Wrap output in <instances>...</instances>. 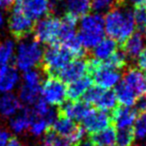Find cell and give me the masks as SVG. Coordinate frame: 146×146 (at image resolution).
Segmentation results:
<instances>
[{"instance_id": "cell-1", "label": "cell", "mask_w": 146, "mask_h": 146, "mask_svg": "<svg viewBox=\"0 0 146 146\" xmlns=\"http://www.w3.org/2000/svg\"><path fill=\"white\" fill-rule=\"evenodd\" d=\"M133 11L130 8L115 6L107 12L104 18V30L109 38L123 43L135 30Z\"/></svg>"}, {"instance_id": "cell-2", "label": "cell", "mask_w": 146, "mask_h": 146, "mask_svg": "<svg viewBox=\"0 0 146 146\" xmlns=\"http://www.w3.org/2000/svg\"><path fill=\"white\" fill-rule=\"evenodd\" d=\"M104 18L99 13L86 14L80 21V31L78 34L84 49L94 48L103 39Z\"/></svg>"}, {"instance_id": "cell-3", "label": "cell", "mask_w": 146, "mask_h": 146, "mask_svg": "<svg viewBox=\"0 0 146 146\" xmlns=\"http://www.w3.org/2000/svg\"><path fill=\"white\" fill-rule=\"evenodd\" d=\"M74 58L68 49L60 43L49 45L43 53L41 68L44 74L49 77H56L58 72Z\"/></svg>"}, {"instance_id": "cell-4", "label": "cell", "mask_w": 146, "mask_h": 146, "mask_svg": "<svg viewBox=\"0 0 146 146\" xmlns=\"http://www.w3.org/2000/svg\"><path fill=\"white\" fill-rule=\"evenodd\" d=\"M43 50L40 43L35 39L23 40L19 43L15 57V64L20 70L27 71L41 64Z\"/></svg>"}, {"instance_id": "cell-5", "label": "cell", "mask_w": 146, "mask_h": 146, "mask_svg": "<svg viewBox=\"0 0 146 146\" xmlns=\"http://www.w3.org/2000/svg\"><path fill=\"white\" fill-rule=\"evenodd\" d=\"M87 73L95 85L101 89H110L117 85L120 80L119 71L108 68L102 61L95 58L87 59Z\"/></svg>"}, {"instance_id": "cell-6", "label": "cell", "mask_w": 146, "mask_h": 146, "mask_svg": "<svg viewBox=\"0 0 146 146\" xmlns=\"http://www.w3.org/2000/svg\"><path fill=\"white\" fill-rule=\"evenodd\" d=\"M61 19L52 14L46 15L35 23L33 29L34 39L43 44L52 45L58 43Z\"/></svg>"}, {"instance_id": "cell-7", "label": "cell", "mask_w": 146, "mask_h": 146, "mask_svg": "<svg viewBox=\"0 0 146 146\" xmlns=\"http://www.w3.org/2000/svg\"><path fill=\"white\" fill-rule=\"evenodd\" d=\"M57 135L66 139L70 144H77L83 138L84 130L79 124L66 117L58 116L50 127Z\"/></svg>"}, {"instance_id": "cell-8", "label": "cell", "mask_w": 146, "mask_h": 146, "mask_svg": "<svg viewBox=\"0 0 146 146\" xmlns=\"http://www.w3.org/2000/svg\"><path fill=\"white\" fill-rule=\"evenodd\" d=\"M42 99L47 104L60 106L66 99V85L57 77H48L41 85Z\"/></svg>"}, {"instance_id": "cell-9", "label": "cell", "mask_w": 146, "mask_h": 146, "mask_svg": "<svg viewBox=\"0 0 146 146\" xmlns=\"http://www.w3.org/2000/svg\"><path fill=\"white\" fill-rule=\"evenodd\" d=\"M34 21L14 7L8 18V28L11 35L16 40L25 39L29 34H31L34 29Z\"/></svg>"}, {"instance_id": "cell-10", "label": "cell", "mask_w": 146, "mask_h": 146, "mask_svg": "<svg viewBox=\"0 0 146 146\" xmlns=\"http://www.w3.org/2000/svg\"><path fill=\"white\" fill-rule=\"evenodd\" d=\"M15 8L20 10L31 20H35L49 14L50 4L48 0H16Z\"/></svg>"}, {"instance_id": "cell-11", "label": "cell", "mask_w": 146, "mask_h": 146, "mask_svg": "<svg viewBox=\"0 0 146 146\" xmlns=\"http://www.w3.org/2000/svg\"><path fill=\"white\" fill-rule=\"evenodd\" d=\"M83 129L89 133V135L100 132L111 125V116L106 111L92 110L86 115L83 120Z\"/></svg>"}, {"instance_id": "cell-12", "label": "cell", "mask_w": 146, "mask_h": 146, "mask_svg": "<svg viewBox=\"0 0 146 146\" xmlns=\"http://www.w3.org/2000/svg\"><path fill=\"white\" fill-rule=\"evenodd\" d=\"M85 73H87V60L83 58H75L63 67L58 72L56 77L63 82L70 83L74 80L83 77Z\"/></svg>"}, {"instance_id": "cell-13", "label": "cell", "mask_w": 146, "mask_h": 146, "mask_svg": "<svg viewBox=\"0 0 146 146\" xmlns=\"http://www.w3.org/2000/svg\"><path fill=\"white\" fill-rule=\"evenodd\" d=\"M91 111L90 105L84 101H70L63 103L57 110V115L60 117H66L71 120H83Z\"/></svg>"}, {"instance_id": "cell-14", "label": "cell", "mask_w": 146, "mask_h": 146, "mask_svg": "<svg viewBox=\"0 0 146 146\" xmlns=\"http://www.w3.org/2000/svg\"><path fill=\"white\" fill-rule=\"evenodd\" d=\"M124 82L138 96L146 94V76L141 70L135 67H129L124 73Z\"/></svg>"}, {"instance_id": "cell-15", "label": "cell", "mask_w": 146, "mask_h": 146, "mask_svg": "<svg viewBox=\"0 0 146 146\" xmlns=\"http://www.w3.org/2000/svg\"><path fill=\"white\" fill-rule=\"evenodd\" d=\"M137 119V112L135 109L125 106H117L113 109L111 115V123L118 129L130 128Z\"/></svg>"}, {"instance_id": "cell-16", "label": "cell", "mask_w": 146, "mask_h": 146, "mask_svg": "<svg viewBox=\"0 0 146 146\" xmlns=\"http://www.w3.org/2000/svg\"><path fill=\"white\" fill-rule=\"evenodd\" d=\"M145 38L140 32L133 33L122 43V52L130 59H137L139 54L144 50Z\"/></svg>"}, {"instance_id": "cell-17", "label": "cell", "mask_w": 146, "mask_h": 146, "mask_svg": "<svg viewBox=\"0 0 146 146\" xmlns=\"http://www.w3.org/2000/svg\"><path fill=\"white\" fill-rule=\"evenodd\" d=\"M91 84L92 79L90 76H83L70 82L66 87V97L69 98L70 101H77L91 87Z\"/></svg>"}, {"instance_id": "cell-18", "label": "cell", "mask_w": 146, "mask_h": 146, "mask_svg": "<svg viewBox=\"0 0 146 146\" xmlns=\"http://www.w3.org/2000/svg\"><path fill=\"white\" fill-rule=\"evenodd\" d=\"M21 107L20 101L15 95L11 93H4L0 97V116L3 118L12 117L16 115Z\"/></svg>"}, {"instance_id": "cell-19", "label": "cell", "mask_w": 146, "mask_h": 146, "mask_svg": "<svg viewBox=\"0 0 146 146\" xmlns=\"http://www.w3.org/2000/svg\"><path fill=\"white\" fill-rule=\"evenodd\" d=\"M32 119H33V115L31 110L28 109V108H25V109L22 108L18 114L14 115L10 119L9 126H10L11 130L14 133L22 134L29 129L31 122H32Z\"/></svg>"}, {"instance_id": "cell-20", "label": "cell", "mask_w": 146, "mask_h": 146, "mask_svg": "<svg viewBox=\"0 0 146 146\" xmlns=\"http://www.w3.org/2000/svg\"><path fill=\"white\" fill-rule=\"evenodd\" d=\"M63 6L66 14L78 19L88 14L91 9V0H65Z\"/></svg>"}, {"instance_id": "cell-21", "label": "cell", "mask_w": 146, "mask_h": 146, "mask_svg": "<svg viewBox=\"0 0 146 146\" xmlns=\"http://www.w3.org/2000/svg\"><path fill=\"white\" fill-rule=\"evenodd\" d=\"M19 80V75L14 67L7 66L0 71V91L8 93L14 89Z\"/></svg>"}, {"instance_id": "cell-22", "label": "cell", "mask_w": 146, "mask_h": 146, "mask_svg": "<svg viewBox=\"0 0 146 146\" xmlns=\"http://www.w3.org/2000/svg\"><path fill=\"white\" fill-rule=\"evenodd\" d=\"M114 93L116 96V100L119 102L121 106L130 107L133 104H135L136 100H137V95L124 81L120 82L116 85Z\"/></svg>"}, {"instance_id": "cell-23", "label": "cell", "mask_w": 146, "mask_h": 146, "mask_svg": "<svg viewBox=\"0 0 146 146\" xmlns=\"http://www.w3.org/2000/svg\"><path fill=\"white\" fill-rule=\"evenodd\" d=\"M117 42L111 38H103L93 48V58L97 60H106L116 52Z\"/></svg>"}, {"instance_id": "cell-24", "label": "cell", "mask_w": 146, "mask_h": 146, "mask_svg": "<svg viewBox=\"0 0 146 146\" xmlns=\"http://www.w3.org/2000/svg\"><path fill=\"white\" fill-rule=\"evenodd\" d=\"M90 140L95 146H116V133L113 127L90 135Z\"/></svg>"}, {"instance_id": "cell-25", "label": "cell", "mask_w": 146, "mask_h": 146, "mask_svg": "<svg viewBox=\"0 0 146 146\" xmlns=\"http://www.w3.org/2000/svg\"><path fill=\"white\" fill-rule=\"evenodd\" d=\"M116 96L114 91L110 89H102L100 92L99 96L97 97L96 101L94 102L93 105L97 108L98 110H102V111H108V110L114 109L116 107Z\"/></svg>"}, {"instance_id": "cell-26", "label": "cell", "mask_w": 146, "mask_h": 146, "mask_svg": "<svg viewBox=\"0 0 146 146\" xmlns=\"http://www.w3.org/2000/svg\"><path fill=\"white\" fill-rule=\"evenodd\" d=\"M41 86H31L23 84L19 90V98L26 104H34L40 98Z\"/></svg>"}, {"instance_id": "cell-27", "label": "cell", "mask_w": 146, "mask_h": 146, "mask_svg": "<svg viewBox=\"0 0 146 146\" xmlns=\"http://www.w3.org/2000/svg\"><path fill=\"white\" fill-rule=\"evenodd\" d=\"M14 55V42L11 40H5L0 43V71L8 66Z\"/></svg>"}, {"instance_id": "cell-28", "label": "cell", "mask_w": 146, "mask_h": 146, "mask_svg": "<svg viewBox=\"0 0 146 146\" xmlns=\"http://www.w3.org/2000/svg\"><path fill=\"white\" fill-rule=\"evenodd\" d=\"M102 62L108 68L118 71L127 66V57L122 51H116L109 58L106 59L105 61H102Z\"/></svg>"}, {"instance_id": "cell-29", "label": "cell", "mask_w": 146, "mask_h": 146, "mask_svg": "<svg viewBox=\"0 0 146 146\" xmlns=\"http://www.w3.org/2000/svg\"><path fill=\"white\" fill-rule=\"evenodd\" d=\"M51 125L44 119L41 117H34L33 116L32 122L29 127V131L33 136H40L42 134L46 133L49 130Z\"/></svg>"}, {"instance_id": "cell-30", "label": "cell", "mask_w": 146, "mask_h": 146, "mask_svg": "<svg viewBox=\"0 0 146 146\" xmlns=\"http://www.w3.org/2000/svg\"><path fill=\"white\" fill-rule=\"evenodd\" d=\"M134 140L135 135L131 127L119 129L116 134V146H131Z\"/></svg>"}, {"instance_id": "cell-31", "label": "cell", "mask_w": 146, "mask_h": 146, "mask_svg": "<svg viewBox=\"0 0 146 146\" xmlns=\"http://www.w3.org/2000/svg\"><path fill=\"white\" fill-rule=\"evenodd\" d=\"M71 144L66 139L57 135L53 130L49 128L43 138L42 146H70Z\"/></svg>"}, {"instance_id": "cell-32", "label": "cell", "mask_w": 146, "mask_h": 146, "mask_svg": "<svg viewBox=\"0 0 146 146\" xmlns=\"http://www.w3.org/2000/svg\"><path fill=\"white\" fill-rule=\"evenodd\" d=\"M134 123L135 124L132 129H133L135 138L144 139L146 137V114H140V116Z\"/></svg>"}, {"instance_id": "cell-33", "label": "cell", "mask_w": 146, "mask_h": 146, "mask_svg": "<svg viewBox=\"0 0 146 146\" xmlns=\"http://www.w3.org/2000/svg\"><path fill=\"white\" fill-rule=\"evenodd\" d=\"M24 84L31 86H41V73L34 69L27 70L23 74Z\"/></svg>"}, {"instance_id": "cell-34", "label": "cell", "mask_w": 146, "mask_h": 146, "mask_svg": "<svg viewBox=\"0 0 146 146\" xmlns=\"http://www.w3.org/2000/svg\"><path fill=\"white\" fill-rule=\"evenodd\" d=\"M115 6H120L118 0H91V8L97 12L106 9L110 10Z\"/></svg>"}, {"instance_id": "cell-35", "label": "cell", "mask_w": 146, "mask_h": 146, "mask_svg": "<svg viewBox=\"0 0 146 146\" xmlns=\"http://www.w3.org/2000/svg\"><path fill=\"white\" fill-rule=\"evenodd\" d=\"M135 24L140 29L144 30L146 27V7H135L133 11Z\"/></svg>"}, {"instance_id": "cell-36", "label": "cell", "mask_w": 146, "mask_h": 146, "mask_svg": "<svg viewBox=\"0 0 146 146\" xmlns=\"http://www.w3.org/2000/svg\"><path fill=\"white\" fill-rule=\"evenodd\" d=\"M136 112L140 114H146V94L137 98L135 102Z\"/></svg>"}, {"instance_id": "cell-37", "label": "cell", "mask_w": 146, "mask_h": 146, "mask_svg": "<svg viewBox=\"0 0 146 146\" xmlns=\"http://www.w3.org/2000/svg\"><path fill=\"white\" fill-rule=\"evenodd\" d=\"M137 66L141 71H146V48L137 57Z\"/></svg>"}, {"instance_id": "cell-38", "label": "cell", "mask_w": 146, "mask_h": 146, "mask_svg": "<svg viewBox=\"0 0 146 146\" xmlns=\"http://www.w3.org/2000/svg\"><path fill=\"white\" fill-rule=\"evenodd\" d=\"M10 140V134L6 130L0 128V146H6Z\"/></svg>"}, {"instance_id": "cell-39", "label": "cell", "mask_w": 146, "mask_h": 146, "mask_svg": "<svg viewBox=\"0 0 146 146\" xmlns=\"http://www.w3.org/2000/svg\"><path fill=\"white\" fill-rule=\"evenodd\" d=\"M15 0H0V8L8 9L14 4Z\"/></svg>"}, {"instance_id": "cell-40", "label": "cell", "mask_w": 146, "mask_h": 146, "mask_svg": "<svg viewBox=\"0 0 146 146\" xmlns=\"http://www.w3.org/2000/svg\"><path fill=\"white\" fill-rule=\"evenodd\" d=\"M6 146H23V144L18 138L13 137V138H10V140H9V142L7 143Z\"/></svg>"}, {"instance_id": "cell-41", "label": "cell", "mask_w": 146, "mask_h": 146, "mask_svg": "<svg viewBox=\"0 0 146 146\" xmlns=\"http://www.w3.org/2000/svg\"><path fill=\"white\" fill-rule=\"evenodd\" d=\"M135 7H146V0H130Z\"/></svg>"}, {"instance_id": "cell-42", "label": "cell", "mask_w": 146, "mask_h": 146, "mask_svg": "<svg viewBox=\"0 0 146 146\" xmlns=\"http://www.w3.org/2000/svg\"><path fill=\"white\" fill-rule=\"evenodd\" d=\"M75 146H95V145H94L91 140L88 139V140H81L77 144H75Z\"/></svg>"}, {"instance_id": "cell-43", "label": "cell", "mask_w": 146, "mask_h": 146, "mask_svg": "<svg viewBox=\"0 0 146 146\" xmlns=\"http://www.w3.org/2000/svg\"><path fill=\"white\" fill-rule=\"evenodd\" d=\"M3 22H4V19H3V15H2V13L0 12V27H1L3 25Z\"/></svg>"}, {"instance_id": "cell-44", "label": "cell", "mask_w": 146, "mask_h": 146, "mask_svg": "<svg viewBox=\"0 0 146 146\" xmlns=\"http://www.w3.org/2000/svg\"><path fill=\"white\" fill-rule=\"evenodd\" d=\"M144 31H145V36H146V27L144 28Z\"/></svg>"}]
</instances>
